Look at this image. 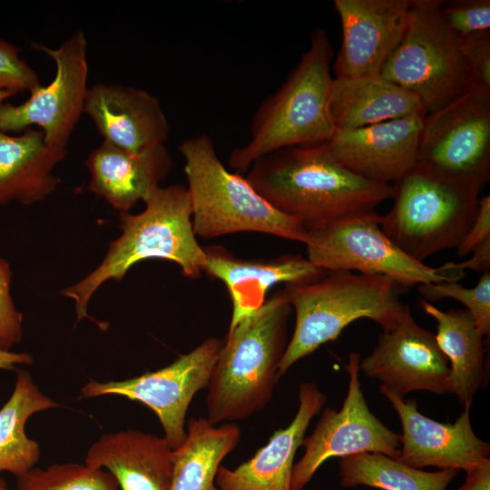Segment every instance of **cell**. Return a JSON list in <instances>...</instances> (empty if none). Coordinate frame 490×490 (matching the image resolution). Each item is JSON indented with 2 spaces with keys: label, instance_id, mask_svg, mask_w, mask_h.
I'll list each match as a JSON object with an SVG mask.
<instances>
[{
  "label": "cell",
  "instance_id": "cell-1",
  "mask_svg": "<svg viewBox=\"0 0 490 490\" xmlns=\"http://www.w3.org/2000/svg\"><path fill=\"white\" fill-rule=\"evenodd\" d=\"M246 179L279 211L306 230L374 211L394 194L392 184L367 180L340 164L327 142L292 146L255 161Z\"/></svg>",
  "mask_w": 490,
  "mask_h": 490
},
{
  "label": "cell",
  "instance_id": "cell-2",
  "mask_svg": "<svg viewBox=\"0 0 490 490\" xmlns=\"http://www.w3.org/2000/svg\"><path fill=\"white\" fill-rule=\"evenodd\" d=\"M143 202L145 208L140 213H120L122 234L110 244L101 263L61 291L62 296L74 301L78 321L93 319L88 304L103 284L122 280L140 261L154 259L174 262L190 279H197L203 272L206 254L193 231L187 188L179 184L159 186ZM93 320L101 328L99 321Z\"/></svg>",
  "mask_w": 490,
  "mask_h": 490
},
{
  "label": "cell",
  "instance_id": "cell-3",
  "mask_svg": "<svg viewBox=\"0 0 490 490\" xmlns=\"http://www.w3.org/2000/svg\"><path fill=\"white\" fill-rule=\"evenodd\" d=\"M292 310L280 289L229 329L207 386L210 424L243 420L269 404L279 378Z\"/></svg>",
  "mask_w": 490,
  "mask_h": 490
},
{
  "label": "cell",
  "instance_id": "cell-4",
  "mask_svg": "<svg viewBox=\"0 0 490 490\" xmlns=\"http://www.w3.org/2000/svg\"><path fill=\"white\" fill-rule=\"evenodd\" d=\"M332 56L327 32L314 30L286 81L255 112L250 141L230 154L228 163L235 172H248L255 161L278 150L331 139L336 130L329 109Z\"/></svg>",
  "mask_w": 490,
  "mask_h": 490
},
{
  "label": "cell",
  "instance_id": "cell-5",
  "mask_svg": "<svg viewBox=\"0 0 490 490\" xmlns=\"http://www.w3.org/2000/svg\"><path fill=\"white\" fill-rule=\"evenodd\" d=\"M402 288L386 276L346 270H326L313 280L286 284L282 289L295 311V326L279 377L355 320L372 319L383 331L395 327L407 306L400 299Z\"/></svg>",
  "mask_w": 490,
  "mask_h": 490
},
{
  "label": "cell",
  "instance_id": "cell-6",
  "mask_svg": "<svg viewBox=\"0 0 490 490\" xmlns=\"http://www.w3.org/2000/svg\"><path fill=\"white\" fill-rule=\"evenodd\" d=\"M178 149L184 160L196 237L250 231L307 243L302 222L276 210L246 178L227 170L209 134L185 139Z\"/></svg>",
  "mask_w": 490,
  "mask_h": 490
},
{
  "label": "cell",
  "instance_id": "cell-7",
  "mask_svg": "<svg viewBox=\"0 0 490 490\" xmlns=\"http://www.w3.org/2000/svg\"><path fill=\"white\" fill-rule=\"evenodd\" d=\"M393 187V207L378 215L379 226L419 262L460 245L477 213L482 188L476 181L446 177L417 164Z\"/></svg>",
  "mask_w": 490,
  "mask_h": 490
},
{
  "label": "cell",
  "instance_id": "cell-8",
  "mask_svg": "<svg viewBox=\"0 0 490 490\" xmlns=\"http://www.w3.org/2000/svg\"><path fill=\"white\" fill-rule=\"evenodd\" d=\"M440 4L441 0H411L403 37L380 73L415 94L427 113L472 88L460 38L443 21Z\"/></svg>",
  "mask_w": 490,
  "mask_h": 490
},
{
  "label": "cell",
  "instance_id": "cell-9",
  "mask_svg": "<svg viewBox=\"0 0 490 490\" xmlns=\"http://www.w3.org/2000/svg\"><path fill=\"white\" fill-rule=\"evenodd\" d=\"M307 259L325 270L386 276L403 288L458 281L465 272L446 262L430 267L407 255L382 231L375 211L308 230Z\"/></svg>",
  "mask_w": 490,
  "mask_h": 490
},
{
  "label": "cell",
  "instance_id": "cell-10",
  "mask_svg": "<svg viewBox=\"0 0 490 490\" xmlns=\"http://www.w3.org/2000/svg\"><path fill=\"white\" fill-rule=\"evenodd\" d=\"M32 47L42 51L55 64L56 71L47 85H39L19 104L0 105V130L21 132L37 126L52 147L67 150L71 135L84 111L88 91L87 40L82 30L75 31L58 47L38 43Z\"/></svg>",
  "mask_w": 490,
  "mask_h": 490
},
{
  "label": "cell",
  "instance_id": "cell-11",
  "mask_svg": "<svg viewBox=\"0 0 490 490\" xmlns=\"http://www.w3.org/2000/svg\"><path fill=\"white\" fill-rule=\"evenodd\" d=\"M416 164L483 187L490 178V93L471 88L426 114Z\"/></svg>",
  "mask_w": 490,
  "mask_h": 490
},
{
  "label": "cell",
  "instance_id": "cell-12",
  "mask_svg": "<svg viewBox=\"0 0 490 490\" xmlns=\"http://www.w3.org/2000/svg\"><path fill=\"white\" fill-rule=\"evenodd\" d=\"M223 340L208 338L170 365L118 381L90 379L80 389L81 397L122 396L138 401L157 416L164 438L172 447L186 437V415L195 394L207 387Z\"/></svg>",
  "mask_w": 490,
  "mask_h": 490
},
{
  "label": "cell",
  "instance_id": "cell-13",
  "mask_svg": "<svg viewBox=\"0 0 490 490\" xmlns=\"http://www.w3.org/2000/svg\"><path fill=\"white\" fill-rule=\"evenodd\" d=\"M358 352H351L346 366L347 396L339 410L325 407L312 434L304 437V454L294 465L291 490H303L329 458L360 453H380L397 459L401 435L385 426L368 408L359 382Z\"/></svg>",
  "mask_w": 490,
  "mask_h": 490
},
{
  "label": "cell",
  "instance_id": "cell-14",
  "mask_svg": "<svg viewBox=\"0 0 490 490\" xmlns=\"http://www.w3.org/2000/svg\"><path fill=\"white\" fill-rule=\"evenodd\" d=\"M359 371L401 397L421 390L447 393V358L436 335L415 321L407 304L397 324L382 331L377 346L360 358Z\"/></svg>",
  "mask_w": 490,
  "mask_h": 490
},
{
  "label": "cell",
  "instance_id": "cell-15",
  "mask_svg": "<svg viewBox=\"0 0 490 490\" xmlns=\"http://www.w3.org/2000/svg\"><path fill=\"white\" fill-rule=\"evenodd\" d=\"M411 0H334L342 41L335 77L380 74L405 33Z\"/></svg>",
  "mask_w": 490,
  "mask_h": 490
},
{
  "label": "cell",
  "instance_id": "cell-16",
  "mask_svg": "<svg viewBox=\"0 0 490 490\" xmlns=\"http://www.w3.org/2000/svg\"><path fill=\"white\" fill-rule=\"evenodd\" d=\"M379 390L401 422V447L397 458L401 463L420 469L436 466L466 471L489 458L490 444L472 428L471 407H465L455 423H440L421 414L415 400H405L383 385Z\"/></svg>",
  "mask_w": 490,
  "mask_h": 490
},
{
  "label": "cell",
  "instance_id": "cell-17",
  "mask_svg": "<svg viewBox=\"0 0 490 490\" xmlns=\"http://www.w3.org/2000/svg\"><path fill=\"white\" fill-rule=\"evenodd\" d=\"M424 116L412 115L356 129L335 130L327 142L334 158L352 172L393 184L417 162Z\"/></svg>",
  "mask_w": 490,
  "mask_h": 490
},
{
  "label": "cell",
  "instance_id": "cell-18",
  "mask_svg": "<svg viewBox=\"0 0 490 490\" xmlns=\"http://www.w3.org/2000/svg\"><path fill=\"white\" fill-rule=\"evenodd\" d=\"M203 250L206 254L203 272L221 280L230 298L229 329L258 311L267 300L269 290L277 284L308 282L326 271L301 255L242 259L217 245Z\"/></svg>",
  "mask_w": 490,
  "mask_h": 490
},
{
  "label": "cell",
  "instance_id": "cell-19",
  "mask_svg": "<svg viewBox=\"0 0 490 490\" xmlns=\"http://www.w3.org/2000/svg\"><path fill=\"white\" fill-rule=\"evenodd\" d=\"M83 113L106 141L132 152L165 144L170 125L159 100L143 89L97 83L88 88Z\"/></svg>",
  "mask_w": 490,
  "mask_h": 490
},
{
  "label": "cell",
  "instance_id": "cell-20",
  "mask_svg": "<svg viewBox=\"0 0 490 490\" xmlns=\"http://www.w3.org/2000/svg\"><path fill=\"white\" fill-rule=\"evenodd\" d=\"M298 397L299 408L289 426L276 430L264 446L237 467H219L215 483L220 490H291L296 452L310 420L327 402L318 385L310 382L299 385Z\"/></svg>",
  "mask_w": 490,
  "mask_h": 490
},
{
  "label": "cell",
  "instance_id": "cell-21",
  "mask_svg": "<svg viewBox=\"0 0 490 490\" xmlns=\"http://www.w3.org/2000/svg\"><path fill=\"white\" fill-rule=\"evenodd\" d=\"M172 165L165 144L132 152L103 141L85 161L88 189L120 213L129 212L160 186Z\"/></svg>",
  "mask_w": 490,
  "mask_h": 490
},
{
  "label": "cell",
  "instance_id": "cell-22",
  "mask_svg": "<svg viewBox=\"0 0 490 490\" xmlns=\"http://www.w3.org/2000/svg\"><path fill=\"white\" fill-rule=\"evenodd\" d=\"M84 463L108 471L120 490H170L172 449L164 437L127 429L102 435Z\"/></svg>",
  "mask_w": 490,
  "mask_h": 490
},
{
  "label": "cell",
  "instance_id": "cell-23",
  "mask_svg": "<svg viewBox=\"0 0 490 490\" xmlns=\"http://www.w3.org/2000/svg\"><path fill=\"white\" fill-rule=\"evenodd\" d=\"M67 150L50 146L41 130L12 135L0 130V205H32L45 200L61 179L53 172Z\"/></svg>",
  "mask_w": 490,
  "mask_h": 490
},
{
  "label": "cell",
  "instance_id": "cell-24",
  "mask_svg": "<svg viewBox=\"0 0 490 490\" xmlns=\"http://www.w3.org/2000/svg\"><path fill=\"white\" fill-rule=\"evenodd\" d=\"M329 109L336 130L356 129L427 113L415 94L380 74L334 77Z\"/></svg>",
  "mask_w": 490,
  "mask_h": 490
},
{
  "label": "cell",
  "instance_id": "cell-25",
  "mask_svg": "<svg viewBox=\"0 0 490 490\" xmlns=\"http://www.w3.org/2000/svg\"><path fill=\"white\" fill-rule=\"evenodd\" d=\"M420 306L436 322V338L449 365L447 393L471 407L485 377V336L466 309L442 310L423 299Z\"/></svg>",
  "mask_w": 490,
  "mask_h": 490
},
{
  "label": "cell",
  "instance_id": "cell-26",
  "mask_svg": "<svg viewBox=\"0 0 490 490\" xmlns=\"http://www.w3.org/2000/svg\"><path fill=\"white\" fill-rule=\"evenodd\" d=\"M240 439L235 423L216 426L203 417L190 418L183 443L172 450L170 490H220L215 483L218 469Z\"/></svg>",
  "mask_w": 490,
  "mask_h": 490
},
{
  "label": "cell",
  "instance_id": "cell-27",
  "mask_svg": "<svg viewBox=\"0 0 490 490\" xmlns=\"http://www.w3.org/2000/svg\"><path fill=\"white\" fill-rule=\"evenodd\" d=\"M59 406L27 371L17 372L13 393L0 409V473L19 477L34 468L41 451L38 443L27 436L25 424L33 415Z\"/></svg>",
  "mask_w": 490,
  "mask_h": 490
},
{
  "label": "cell",
  "instance_id": "cell-28",
  "mask_svg": "<svg viewBox=\"0 0 490 490\" xmlns=\"http://www.w3.org/2000/svg\"><path fill=\"white\" fill-rule=\"evenodd\" d=\"M339 483L344 488L366 485L382 490H446L459 474L447 468L427 472L380 453H360L339 458Z\"/></svg>",
  "mask_w": 490,
  "mask_h": 490
},
{
  "label": "cell",
  "instance_id": "cell-29",
  "mask_svg": "<svg viewBox=\"0 0 490 490\" xmlns=\"http://www.w3.org/2000/svg\"><path fill=\"white\" fill-rule=\"evenodd\" d=\"M16 490H120L115 478L103 468L84 464H54L32 468L17 477Z\"/></svg>",
  "mask_w": 490,
  "mask_h": 490
},
{
  "label": "cell",
  "instance_id": "cell-30",
  "mask_svg": "<svg viewBox=\"0 0 490 490\" xmlns=\"http://www.w3.org/2000/svg\"><path fill=\"white\" fill-rule=\"evenodd\" d=\"M423 299L431 302L449 298L461 302L473 316L483 336L490 333V270L482 273L476 285L465 288L457 281L426 283L417 286Z\"/></svg>",
  "mask_w": 490,
  "mask_h": 490
},
{
  "label": "cell",
  "instance_id": "cell-31",
  "mask_svg": "<svg viewBox=\"0 0 490 490\" xmlns=\"http://www.w3.org/2000/svg\"><path fill=\"white\" fill-rule=\"evenodd\" d=\"M440 15L459 38L490 31L489 0L441 1Z\"/></svg>",
  "mask_w": 490,
  "mask_h": 490
},
{
  "label": "cell",
  "instance_id": "cell-32",
  "mask_svg": "<svg viewBox=\"0 0 490 490\" xmlns=\"http://www.w3.org/2000/svg\"><path fill=\"white\" fill-rule=\"evenodd\" d=\"M39 85L38 74L20 56L19 49L0 38V92L31 93Z\"/></svg>",
  "mask_w": 490,
  "mask_h": 490
},
{
  "label": "cell",
  "instance_id": "cell-33",
  "mask_svg": "<svg viewBox=\"0 0 490 490\" xmlns=\"http://www.w3.org/2000/svg\"><path fill=\"white\" fill-rule=\"evenodd\" d=\"M12 269L0 257V350L11 351L23 338V314L12 296Z\"/></svg>",
  "mask_w": 490,
  "mask_h": 490
},
{
  "label": "cell",
  "instance_id": "cell-34",
  "mask_svg": "<svg viewBox=\"0 0 490 490\" xmlns=\"http://www.w3.org/2000/svg\"><path fill=\"white\" fill-rule=\"evenodd\" d=\"M472 88L490 93V31L460 38Z\"/></svg>",
  "mask_w": 490,
  "mask_h": 490
},
{
  "label": "cell",
  "instance_id": "cell-35",
  "mask_svg": "<svg viewBox=\"0 0 490 490\" xmlns=\"http://www.w3.org/2000/svg\"><path fill=\"white\" fill-rule=\"evenodd\" d=\"M490 240V195L483 196L475 218L466 235L456 248V254L464 257L472 253L485 241Z\"/></svg>",
  "mask_w": 490,
  "mask_h": 490
},
{
  "label": "cell",
  "instance_id": "cell-36",
  "mask_svg": "<svg viewBox=\"0 0 490 490\" xmlns=\"http://www.w3.org/2000/svg\"><path fill=\"white\" fill-rule=\"evenodd\" d=\"M466 477L457 490H490V459L466 470Z\"/></svg>",
  "mask_w": 490,
  "mask_h": 490
},
{
  "label": "cell",
  "instance_id": "cell-37",
  "mask_svg": "<svg viewBox=\"0 0 490 490\" xmlns=\"http://www.w3.org/2000/svg\"><path fill=\"white\" fill-rule=\"evenodd\" d=\"M455 266L465 271L473 270L476 272H485L490 269V240L485 241L479 248L472 252V257L465 261L455 263Z\"/></svg>",
  "mask_w": 490,
  "mask_h": 490
},
{
  "label": "cell",
  "instance_id": "cell-38",
  "mask_svg": "<svg viewBox=\"0 0 490 490\" xmlns=\"http://www.w3.org/2000/svg\"><path fill=\"white\" fill-rule=\"evenodd\" d=\"M33 357L25 352L0 350V369L13 370L21 365H30Z\"/></svg>",
  "mask_w": 490,
  "mask_h": 490
},
{
  "label": "cell",
  "instance_id": "cell-39",
  "mask_svg": "<svg viewBox=\"0 0 490 490\" xmlns=\"http://www.w3.org/2000/svg\"><path fill=\"white\" fill-rule=\"evenodd\" d=\"M15 95L16 94L11 92H0V105Z\"/></svg>",
  "mask_w": 490,
  "mask_h": 490
},
{
  "label": "cell",
  "instance_id": "cell-40",
  "mask_svg": "<svg viewBox=\"0 0 490 490\" xmlns=\"http://www.w3.org/2000/svg\"><path fill=\"white\" fill-rule=\"evenodd\" d=\"M0 490H8L5 481L0 478Z\"/></svg>",
  "mask_w": 490,
  "mask_h": 490
}]
</instances>
